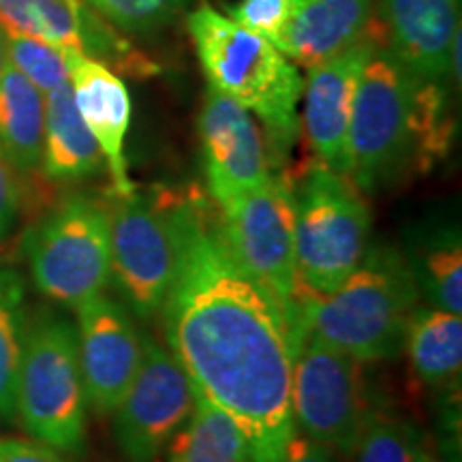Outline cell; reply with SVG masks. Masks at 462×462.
<instances>
[{
    "label": "cell",
    "instance_id": "cell-20",
    "mask_svg": "<svg viewBox=\"0 0 462 462\" xmlns=\"http://www.w3.org/2000/svg\"><path fill=\"white\" fill-rule=\"evenodd\" d=\"M404 349L421 383L435 390L460 385L462 319L449 310L415 309L404 332Z\"/></svg>",
    "mask_w": 462,
    "mask_h": 462
},
{
    "label": "cell",
    "instance_id": "cell-16",
    "mask_svg": "<svg viewBox=\"0 0 462 462\" xmlns=\"http://www.w3.org/2000/svg\"><path fill=\"white\" fill-rule=\"evenodd\" d=\"M75 107L99 143L112 176L114 195H126L137 187L129 176L125 142L131 126L133 103L129 88L112 69L78 51H65Z\"/></svg>",
    "mask_w": 462,
    "mask_h": 462
},
{
    "label": "cell",
    "instance_id": "cell-7",
    "mask_svg": "<svg viewBox=\"0 0 462 462\" xmlns=\"http://www.w3.org/2000/svg\"><path fill=\"white\" fill-rule=\"evenodd\" d=\"M184 195L167 189L112 195V281L133 315L148 321L163 309L180 257Z\"/></svg>",
    "mask_w": 462,
    "mask_h": 462
},
{
    "label": "cell",
    "instance_id": "cell-13",
    "mask_svg": "<svg viewBox=\"0 0 462 462\" xmlns=\"http://www.w3.org/2000/svg\"><path fill=\"white\" fill-rule=\"evenodd\" d=\"M198 129L208 190L218 206L262 187L273 176L257 118L215 88L206 92Z\"/></svg>",
    "mask_w": 462,
    "mask_h": 462
},
{
    "label": "cell",
    "instance_id": "cell-5",
    "mask_svg": "<svg viewBox=\"0 0 462 462\" xmlns=\"http://www.w3.org/2000/svg\"><path fill=\"white\" fill-rule=\"evenodd\" d=\"M300 287L330 293L371 251V210L345 173L310 161L291 182Z\"/></svg>",
    "mask_w": 462,
    "mask_h": 462
},
{
    "label": "cell",
    "instance_id": "cell-11",
    "mask_svg": "<svg viewBox=\"0 0 462 462\" xmlns=\"http://www.w3.org/2000/svg\"><path fill=\"white\" fill-rule=\"evenodd\" d=\"M129 390L114 409V437L129 462H157L189 420L195 390L187 373L150 334Z\"/></svg>",
    "mask_w": 462,
    "mask_h": 462
},
{
    "label": "cell",
    "instance_id": "cell-19",
    "mask_svg": "<svg viewBox=\"0 0 462 462\" xmlns=\"http://www.w3.org/2000/svg\"><path fill=\"white\" fill-rule=\"evenodd\" d=\"M103 152L75 107L71 86L45 95V137L42 170L54 182H79L101 170Z\"/></svg>",
    "mask_w": 462,
    "mask_h": 462
},
{
    "label": "cell",
    "instance_id": "cell-4",
    "mask_svg": "<svg viewBox=\"0 0 462 462\" xmlns=\"http://www.w3.org/2000/svg\"><path fill=\"white\" fill-rule=\"evenodd\" d=\"M187 31L210 88L262 120L276 154H285L300 135L304 79L298 67L262 34L210 5L190 11Z\"/></svg>",
    "mask_w": 462,
    "mask_h": 462
},
{
    "label": "cell",
    "instance_id": "cell-15",
    "mask_svg": "<svg viewBox=\"0 0 462 462\" xmlns=\"http://www.w3.org/2000/svg\"><path fill=\"white\" fill-rule=\"evenodd\" d=\"M374 28L377 17L362 43L309 69L302 86L300 133L304 135L306 146L310 148L315 161L345 176L349 167L346 142L357 78L371 50Z\"/></svg>",
    "mask_w": 462,
    "mask_h": 462
},
{
    "label": "cell",
    "instance_id": "cell-26",
    "mask_svg": "<svg viewBox=\"0 0 462 462\" xmlns=\"http://www.w3.org/2000/svg\"><path fill=\"white\" fill-rule=\"evenodd\" d=\"M5 37H7L9 65L24 75L34 88L48 95L50 90L69 82L65 51L42 42V39L28 37V34L9 31V28H5Z\"/></svg>",
    "mask_w": 462,
    "mask_h": 462
},
{
    "label": "cell",
    "instance_id": "cell-17",
    "mask_svg": "<svg viewBox=\"0 0 462 462\" xmlns=\"http://www.w3.org/2000/svg\"><path fill=\"white\" fill-rule=\"evenodd\" d=\"M385 43L409 71L446 82L460 32V0H381Z\"/></svg>",
    "mask_w": 462,
    "mask_h": 462
},
{
    "label": "cell",
    "instance_id": "cell-23",
    "mask_svg": "<svg viewBox=\"0 0 462 462\" xmlns=\"http://www.w3.org/2000/svg\"><path fill=\"white\" fill-rule=\"evenodd\" d=\"M411 273L430 306L462 313V242L460 231L441 227L415 246Z\"/></svg>",
    "mask_w": 462,
    "mask_h": 462
},
{
    "label": "cell",
    "instance_id": "cell-14",
    "mask_svg": "<svg viewBox=\"0 0 462 462\" xmlns=\"http://www.w3.org/2000/svg\"><path fill=\"white\" fill-rule=\"evenodd\" d=\"M78 356L88 404L114 413L129 390L142 360V337L129 310L99 296L78 306Z\"/></svg>",
    "mask_w": 462,
    "mask_h": 462
},
{
    "label": "cell",
    "instance_id": "cell-3",
    "mask_svg": "<svg viewBox=\"0 0 462 462\" xmlns=\"http://www.w3.org/2000/svg\"><path fill=\"white\" fill-rule=\"evenodd\" d=\"M418 300L420 289L407 259L394 248L377 246L334 291L300 289L296 323L302 337L362 364L392 360L401 354Z\"/></svg>",
    "mask_w": 462,
    "mask_h": 462
},
{
    "label": "cell",
    "instance_id": "cell-9",
    "mask_svg": "<svg viewBox=\"0 0 462 462\" xmlns=\"http://www.w3.org/2000/svg\"><path fill=\"white\" fill-rule=\"evenodd\" d=\"M217 215L223 238L240 268L268 289L296 323L302 287L296 268L291 180L273 173L262 187L218 206Z\"/></svg>",
    "mask_w": 462,
    "mask_h": 462
},
{
    "label": "cell",
    "instance_id": "cell-32",
    "mask_svg": "<svg viewBox=\"0 0 462 462\" xmlns=\"http://www.w3.org/2000/svg\"><path fill=\"white\" fill-rule=\"evenodd\" d=\"M411 462H443V458L432 452L429 443L424 441V437H420V441L415 443V448H413Z\"/></svg>",
    "mask_w": 462,
    "mask_h": 462
},
{
    "label": "cell",
    "instance_id": "cell-24",
    "mask_svg": "<svg viewBox=\"0 0 462 462\" xmlns=\"http://www.w3.org/2000/svg\"><path fill=\"white\" fill-rule=\"evenodd\" d=\"M24 330V282L14 270L0 268V421L15 413Z\"/></svg>",
    "mask_w": 462,
    "mask_h": 462
},
{
    "label": "cell",
    "instance_id": "cell-21",
    "mask_svg": "<svg viewBox=\"0 0 462 462\" xmlns=\"http://www.w3.org/2000/svg\"><path fill=\"white\" fill-rule=\"evenodd\" d=\"M45 95L14 67L0 75V152L17 171L42 167Z\"/></svg>",
    "mask_w": 462,
    "mask_h": 462
},
{
    "label": "cell",
    "instance_id": "cell-6",
    "mask_svg": "<svg viewBox=\"0 0 462 462\" xmlns=\"http://www.w3.org/2000/svg\"><path fill=\"white\" fill-rule=\"evenodd\" d=\"M86 409L75 326L67 317L42 310L26 321L15 411L34 441L62 454H82Z\"/></svg>",
    "mask_w": 462,
    "mask_h": 462
},
{
    "label": "cell",
    "instance_id": "cell-12",
    "mask_svg": "<svg viewBox=\"0 0 462 462\" xmlns=\"http://www.w3.org/2000/svg\"><path fill=\"white\" fill-rule=\"evenodd\" d=\"M0 24L62 51L95 58L133 78L159 73L157 62L142 54L126 34L84 0H0Z\"/></svg>",
    "mask_w": 462,
    "mask_h": 462
},
{
    "label": "cell",
    "instance_id": "cell-10",
    "mask_svg": "<svg viewBox=\"0 0 462 462\" xmlns=\"http://www.w3.org/2000/svg\"><path fill=\"white\" fill-rule=\"evenodd\" d=\"M364 364L319 340L302 337L293 360V429L351 458L371 413Z\"/></svg>",
    "mask_w": 462,
    "mask_h": 462
},
{
    "label": "cell",
    "instance_id": "cell-22",
    "mask_svg": "<svg viewBox=\"0 0 462 462\" xmlns=\"http://www.w3.org/2000/svg\"><path fill=\"white\" fill-rule=\"evenodd\" d=\"M167 449L170 462H253L251 446L240 426L198 392L189 420Z\"/></svg>",
    "mask_w": 462,
    "mask_h": 462
},
{
    "label": "cell",
    "instance_id": "cell-25",
    "mask_svg": "<svg viewBox=\"0 0 462 462\" xmlns=\"http://www.w3.org/2000/svg\"><path fill=\"white\" fill-rule=\"evenodd\" d=\"M420 430L401 415L371 409L351 452L354 462H411Z\"/></svg>",
    "mask_w": 462,
    "mask_h": 462
},
{
    "label": "cell",
    "instance_id": "cell-29",
    "mask_svg": "<svg viewBox=\"0 0 462 462\" xmlns=\"http://www.w3.org/2000/svg\"><path fill=\"white\" fill-rule=\"evenodd\" d=\"M22 190L17 180V170L0 152V240H5L14 231L20 217Z\"/></svg>",
    "mask_w": 462,
    "mask_h": 462
},
{
    "label": "cell",
    "instance_id": "cell-8",
    "mask_svg": "<svg viewBox=\"0 0 462 462\" xmlns=\"http://www.w3.org/2000/svg\"><path fill=\"white\" fill-rule=\"evenodd\" d=\"M24 251L39 291L78 309L112 279L107 208L84 195L67 198L28 229Z\"/></svg>",
    "mask_w": 462,
    "mask_h": 462
},
{
    "label": "cell",
    "instance_id": "cell-2",
    "mask_svg": "<svg viewBox=\"0 0 462 462\" xmlns=\"http://www.w3.org/2000/svg\"><path fill=\"white\" fill-rule=\"evenodd\" d=\"M449 133L443 82L409 71L385 43L377 17L351 109L346 178L373 193L409 165L435 163L449 146Z\"/></svg>",
    "mask_w": 462,
    "mask_h": 462
},
{
    "label": "cell",
    "instance_id": "cell-18",
    "mask_svg": "<svg viewBox=\"0 0 462 462\" xmlns=\"http://www.w3.org/2000/svg\"><path fill=\"white\" fill-rule=\"evenodd\" d=\"M374 0H298L279 50L309 71L366 39Z\"/></svg>",
    "mask_w": 462,
    "mask_h": 462
},
{
    "label": "cell",
    "instance_id": "cell-33",
    "mask_svg": "<svg viewBox=\"0 0 462 462\" xmlns=\"http://www.w3.org/2000/svg\"><path fill=\"white\" fill-rule=\"evenodd\" d=\"M9 67V56H7V37H5V28L0 26V75L5 73V69Z\"/></svg>",
    "mask_w": 462,
    "mask_h": 462
},
{
    "label": "cell",
    "instance_id": "cell-28",
    "mask_svg": "<svg viewBox=\"0 0 462 462\" xmlns=\"http://www.w3.org/2000/svg\"><path fill=\"white\" fill-rule=\"evenodd\" d=\"M296 3L298 0H240L238 5L229 7L227 17L236 24L262 34L274 48H279L296 11Z\"/></svg>",
    "mask_w": 462,
    "mask_h": 462
},
{
    "label": "cell",
    "instance_id": "cell-27",
    "mask_svg": "<svg viewBox=\"0 0 462 462\" xmlns=\"http://www.w3.org/2000/svg\"><path fill=\"white\" fill-rule=\"evenodd\" d=\"M126 37H143L167 28L187 9L189 0H84Z\"/></svg>",
    "mask_w": 462,
    "mask_h": 462
},
{
    "label": "cell",
    "instance_id": "cell-1",
    "mask_svg": "<svg viewBox=\"0 0 462 462\" xmlns=\"http://www.w3.org/2000/svg\"><path fill=\"white\" fill-rule=\"evenodd\" d=\"M161 313L193 390L240 426L253 462H282L296 432L291 377L302 337L279 300L231 255L201 193L184 195L180 257Z\"/></svg>",
    "mask_w": 462,
    "mask_h": 462
},
{
    "label": "cell",
    "instance_id": "cell-30",
    "mask_svg": "<svg viewBox=\"0 0 462 462\" xmlns=\"http://www.w3.org/2000/svg\"><path fill=\"white\" fill-rule=\"evenodd\" d=\"M0 462H65L56 449L28 439H0Z\"/></svg>",
    "mask_w": 462,
    "mask_h": 462
},
{
    "label": "cell",
    "instance_id": "cell-31",
    "mask_svg": "<svg viewBox=\"0 0 462 462\" xmlns=\"http://www.w3.org/2000/svg\"><path fill=\"white\" fill-rule=\"evenodd\" d=\"M282 462H343L340 454L334 449L321 446V443L313 441V439L293 432V437L289 439L285 456Z\"/></svg>",
    "mask_w": 462,
    "mask_h": 462
}]
</instances>
